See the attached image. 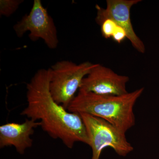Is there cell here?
I'll list each match as a JSON object with an SVG mask.
<instances>
[{
	"label": "cell",
	"instance_id": "8fae6325",
	"mask_svg": "<svg viewBox=\"0 0 159 159\" xmlns=\"http://www.w3.org/2000/svg\"><path fill=\"white\" fill-rule=\"evenodd\" d=\"M112 37L114 41L118 43H120L125 38H127V34L123 28L117 25Z\"/></svg>",
	"mask_w": 159,
	"mask_h": 159
},
{
	"label": "cell",
	"instance_id": "6da1fadb",
	"mask_svg": "<svg viewBox=\"0 0 159 159\" xmlns=\"http://www.w3.org/2000/svg\"><path fill=\"white\" fill-rule=\"evenodd\" d=\"M51 69L38 70L27 84L28 105L20 115L40 120L43 130L51 138L61 140L72 148L76 142L89 145L86 130L81 116L72 113L54 100L50 92Z\"/></svg>",
	"mask_w": 159,
	"mask_h": 159
},
{
	"label": "cell",
	"instance_id": "7a4b0ae2",
	"mask_svg": "<svg viewBox=\"0 0 159 159\" xmlns=\"http://www.w3.org/2000/svg\"><path fill=\"white\" fill-rule=\"evenodd\" d=\"M144 88L121 96H103L79 90L67 110L104 119L124 133L135 124L134 107Z\"/></svg>",
	"mask_w": 159,
	"mask_h": 159
},
{
	"label": "cell",
	"instance_id": "52a82bcc",
	"mask_svg": "<svg viewBox=\"0 0 159 159\" xmlns=\"http://www.w3.org/2000/svg\"><path fill=\"white\" fill-rule=\"evenodd\" d=\"M141 0H107L105 9L99 5L96 21L99 25L107 19L112 20L118 26L124 29L134 48L142 54L145 53V44L134 31L130 19L131 8L141 2Z\"/></svg>",
	"mask_w": 159,
	"mask_h": 159
},
{
	"label": "cell",
	"instance_id": "9c48e42d",
	"mask_svg": "<svg viewBox=\"0 0 159 159\" xmlns=\"http://www.w3.org/2000/svg\"><path fill=\"white\" fill-rule=\"evenodd\" d=\"M20 0H1L0 14L5 16H9L17 10L23 2Z\"/></svg>",
	"mask_w": 159,
	"mask_h": 159
},
{
	"label": "cell",
	"instance_id": "30bf717a",
	"mask_svg": "<svg viewBox=\"0 0 159 159\" xmlns=\"http://www.w3.org/2000/svg\"><path fill=\"white\" fill-rule=\"evenodd\" d=\"M100 26L102 36L106 39H108L112 36L117 25L112 20L108 19L105 20Z\"/></svg>",
	"mask_w": 159,
	"mask_h": 159
},
{
	"label": "cell",
	"instance_id": "ba28073f",
	"mask_svg": "<svg viewBox=\"0 0 159 159\" xmlns=\"http://www.w3.org/2000/svg\"><path fill=\"white\" fill-rule=\"evenodd\" d=\"M41 122L26 119L22 123L9 122L0 126V147L13 146L19 153L23 154L33 144L31 136L34 129L41 126Z\"/></svg>",
	"mask_w": 159,
	"mask_h": 159
},
{
	"label": "cell",
	"instance_id": "277c9868",
	"mask_svg": "<svg viewBox=\"0 0 159 159\" xmlns=\"http://www.w3.org/2000/svg\"><path fill=\"white\" fill-rule=\"evenodd\" d=\"M93 151L92 159H99L103 149L110 147L119 155L125 157L134 150L125 133L104 119L90 114L80 113Z\"/></svg>",
	"mask_w": 159,
	"mask_h": 159
},
{
	"label": "cell",
	"instance_id": "8992f818",
	"mask_svg": "<svg viewBox=\"0 0 159 159\" xmlns=\"http://www.w3.org/2000/svg\"><path fill=\"white\" fill-rule=\"evenodd\" d=\"M129 77L119 75L108 67L97 64L83 80L79 90L103 96H121L128 93Z\"/></svg>",
	"mask_w": 159,
	"mask_h": 159
},
{
	"label": "cell",
	"instance_id": "3957f363",
	"mask_svg": "<svg viewBox=\"0 0 159 159\" xmlns=\"http://www.w3.org/2000/svg\"><path fill=\"white\" fill-rule=\"evenodd\" d=\"M96 64L89 61L77 64L64 60L52 66L50 89L54 100L67 110L79 91L83 80Z\"/></svg>",
	"mask_w": 159,
	"mask_h": 159
},
{
	"label": "cell",
	"instance_id": "5b68a950",
	"mask_svg": "<svg viewBox=\"0 0 159 159\" xmlns=\"http://www.w3.org/2000/svg\"><path fill=\"white\" fill-rule=\"evenodd\" d=\"M13 29L18 37H22L27 31H29V38L33 41L41 39L51 49L56 48L58 45L55 24L40 0H34L29 14L16 24Z\"/></svg>",
	"mask_w": 159,
	"mask_h": 159
}]
</instances>
